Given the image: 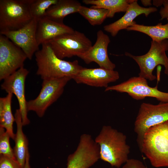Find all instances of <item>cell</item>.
<instances>
[{
	"instance_id": "1",
	"label": "cell",
	"mask_w": 168,
	"mask_h": 168,
	"mask_svg": "<svg viewBox=\"0 0 168 168\" xmlns=\"http://www.w3.org/2000/svg\"><path fill=\"white\" fill-rule=\"evenodd\" d=\"M137 142L154 167H168V121L151 127Z\"/></svg>"
},
{
	"instance_id": "2",
	"label": "cell",
	"mask_w": 168,
	"mask_h": 168,
	"mask_svg": "<svg viewBox=\"0 0 168 168\" xmlns=\"http://www.w3.org/2000/svg\"><path fill=\"white\" fill-rule=\"evenodd\" d=\"M126 136L110 126H103L95 141L99 147L100 159L119 168L128 160L130 147Z\"/></svg>"
},
{
	"instance_id": "3",
	"label": "cell",
	"mask_w": 168,
	"mask_h": 168,
	"mask_svg": "<svg viewBox=\"0 0 168 168\" xmlns=\"http://www.w3.org/2000/svg\"><path fill=\"white\" fill-rule=\"evenodd\" d=\"M35 53L37 67L36 74L41 79L71 77L72 79L83 68L77 60L67 61L58 58L46 43Z\"/></svg>"
},
{
	"instance_id": "4",
	"label": "cell",
	"mask_w": 168,
	"mask_h": 168,
	"mask_svg": "<svg viewBox=\"0 0 168 168\" xmlns=\"http://www.w3.org/2000/svg\"><path fill=\"white\" fill-rule=\"evenodd\" d=\"M32 0H0V32L18 30L30 22Z\"/></svg>"
},
{
	"instance_id": "5",
	"label": "cell",
	"mask_w": 168,
	"mask_h": 168,
	"mask_svg": "<svg viewBox=\"0 0 168 168\" xmlns=\"http://www.w3.org/2000/svg\"><path fill=\"white\" fill-rule=\"evenodd\" d=\"M167 50L168 40L159 42L152 40L151 47L145 54L135 56L126 52L125 55L132 58L138 65L140 70L138 76L152 81L156 78L152 72L158 65L164 67V73L168 76V58L166 53V51Z\"/></svg>"
},
{
	"instance_id": "6",
	"label": "cell",
	"mask_w": 168,
	"mask_h": 168,
	"mask_svg": "<svg viewBox=\"0 0 168 168\" xmlns=\"http://www.w3.org/2000/svg\"><path fill=\"white\" fill-rule=\"evenodd\" d=\"M46 43L55 55L62 59L73 56L79 57L92 46L91 41L83 33L75 30L59 35Z\"/></svg>"
},
{
	"instance_id": "7",
	"label": "cell",
	"mask_w": 168,
	"mask_h": 168,
	"mask_svg": "<svg viewBox=\"0 0 168 168\" xmlns=\"http://www.w3.org/2000/svg\"><path fill=\"white\" fill-rule=\"evenodd\" d=\"M72 79L65 77L43 79L42 88L38 96L27 101L28 111H34L39 117H43L47 108L60 96L65 86Z\"/></svg>"
},
{
	"instance_id": "8",
	"label": "cell",
	"mask_w": 168,
	"mask_h": 168,
	"mask_svg": "<svg viewBox=\"0 0 168 168\" xmlns=\"http://www.w3.org/2000/svg\"><path fill=\"white\" fill-rule=\"evenodd\" d=\"M110 91L127 93L136 100L149 97L155 98L160 102H168V92L158 90L157 85L155 87L149 86L147 79L139 76L132 77L116 85L108 86L105 90V91Z\"/></svg>"
},
{
	"instance_id": "9",
	"label": "cell",
	"mask_w": 168,
	"mask_h": 168,
	"mask_svg": "<svg viewBox=\"0 0 168 168\" xmlns=\"http://www.w3.org/2000/svg\"><path fill=\"white\" fill-rule=\"evenodd\" d=\"M25 54L4 35L0 34V80H3L24 67Z\"/></svg>"
},
{
	"instance_id": "10",
	"label": "cell",
	"mask_w": 168,
	"mask_h": 168,
	"mask_svg": "<svg viewBox=\"0 0 168 168\" xmlns=\"http://www.w3.org/2000/svg\"><path fill=\"white\" fill-rule=\"evenodd\" d=\"M168 121V102L157 105L143 103L140 105L134 123L137 138L151 127Z\"/></svg>"
},
{
	"instance_id": "11",
	"label": "cell",
	"mask_w": 168,
	"mask_h": 168,
	"mask_svg": "<svg viewBox=\"0 0 168 168\" xmlns=\"http://www.w3.org/2000/svg\"><path fill=\"white\" fill-rule=\"evenodd\" d=\"M29 71L23 67L3 80L1 89L7 93L14 94L19 104V109L23 126L29 124L27 117V101L25 96V82Z\"/></svg>"
},
{
	"instance_id": "12",
	"label": "cell",
	"mask_w": 168,
	"mask_h": 168,
	"mask_svg": "<svg viewBox=\"0 0 168 168\" xmlns=\"http://www.w3.org/2000/svg\"><path fill=\"white\" fill-rule=\"evenodd\" d=\"M37 21L33 18L28 24L21 29L15 31L0 32L20 48L31 60L34 54L39 49L36 31Z\"/></svg>"
},
{
	"instance_id": "13",
	"label": "cell",
	"mask_w": 168,
	"mask_h": 168,
	"mask_svg": "<svg viewBox=\"0 0 168 168\" xmlns=\"http://www.w3.org/2000/svg\"><path fill=\"white\" fill-rule=\"evenodd\" d=\"M109 36L101 30L97 33L96 41L90 49L79 58L86 64L92 62L97 63L100 68L114 70L115 65L110 59L107 52L110 42Z\"/></svg>"
},
{
	"instance_id": "14",
	"label": "cell",
	"mask_w": 168,
	"mask_h": 168,
	"mask_svg": "<svg viewBox=\"0 0 168 168\" xmlns=\"http://www.w3.org/2000/svg\"><path fill=\"white\" fill-rule=\"evenodd\" d=\"M119 77L118 72L114 70L100 67L93 68H83L73 79L78 84L106 88L109 83L116 81Z\"/></svg>"
},
{
	"instance_id": "15",
	"label": "cell",
	"mask_w": 168,
	"mask_h": 168,
	"mask_svg": "<svg viewBox=\"0 0 168 168\" xmlns=\"http://www.w3.org/2000/svg\"><path fill=\"white\" fill-rule=\"evenodd\" d=\"M157 11V9L155 7H142L138 4L137 0H133L122 17L113 23L105 26L104 29L114 37L120 30L126 29L136 23L134 20L139 15L143 14L147 17L150 13Z\"/></svg>"
},
{
	"instance_id": "16",
	"label": "cell",
	"mask_w": 168,
	"mask_h": 168,
	"mask_svg": "<svg viewBox=\"0 0 168 168\" xmlns=\"http://www.w3.org/2000/svg\"><path fill=\"white\" fill-rule=\"evenodd\" d=\"M99 159V153L94 147L80 142L75 151L68 156L67 168H89Z\"/></svg>"
},
{
	"instance_id": "17",
	"label": "cell",
	"mask_w": 168,
	"mask_h": 168,
	"mask_svg": "<svg viewBox=\"0 0 168 168\" xmlns=\"http://www.w3.org/2000/svg\"><path fill=\"white\" fill-rule=\"evenodd\" d=\"M71 27L45 17L37 21L36 37L39 46L59 35L73 32Z\"/></svg>"
},
{
	"instance_id": "18",
	"label": "cell",
	"mask_w": 168,
	"mask_h": 168,
	"mask_svg": "<svg viewBox=\"0 0 168 168\" xmlns=\"http://www.w3.org/2000/svg\"><path fill=\"white\" fill-rule=\"evenodd\" d=\"M81 3L75 0H58L55 4L46 11L45 17L54 21L63 23L64 18L68 15L78 12Z\"/></svg>"
},
{
	"instance_id": "19",
	"label": "cell",
	"mask_w": 168,
	"mask_h": 168,
	"mask_svg": "<svg viewBox=\"0 0 168 168\" xmlns=\"http://www.w3.org/2000/svg\"><path fill=\"white\" fill-rule=\"evenodd\" d=\"M14 117L17 129L14 139L15 146L13 150L16 160L23 168L28 150V143L26 137L23 132V125L19 109L16 110Z\"/></svg>"
},
{
	"instance_id": "20",
	"label": "cell",
	"mask_w": 168,
	"mask_h": 168,
	"mask_svg": "<svg viewBox=\"0 0 168 168\" xmlns=\"http://www.w3.org/2000/svg\"><path fill=\"white\" fill-rule=\"evenodd\" d=\"M12 95L9 93L5 97L0 98V127L5 128L10 138L14 140L15 134L13 133V124L15 118L11 108Z\"/></svg>"
},
{
	"instance_id": "21",
	"label": "cell",
	"mask_w": 168,
	"mask_h": 168,
	"mask_svg": "<svg viewBox=\"0 0 168 168\" xmlns=\"http://www.w3.org/2000/svg\"><path fill=\"white\" fill-rule=\"evenodd\" d=\"M133 0H83L86 4L93 5L91 7L101 8L109 11L108 17H113L116 13L126 12Z\"/></svg>"
},
{
	"instance_id": "22",
	"label": "cell",
	"mask_w": 168,
	"mask_h": 168,
	"mask_svg": "<svg viewBox=\"0 0 168 168\" xmlns=\"http://www.w3.org/2000/svg\"><path fill=\"white\" fill-rule=\"evenodd\" d=\"M126 30L143 33L151 37L152 40L157 42L168 40V23L164 25L160 23L153 26H145L136 23L128 27Z\"/></svg>"
},
{
	"instance_id": "23",
	"label": "cell",
	"mask_w": 168,
	"mask_h": 168,
	"mask_svg": "<svg viewBox=\"0 0 168 168\" xmlns=\"http://www.w3.org/2000/svg\"><path fill=\"white\" fill-rule=\"evenodd\" d=\"M93 26L101 25L108 17L109 11L101 8L87 7L81 6L78 12Z\"/></svg>"
},
{
	"instance_id": "24",
	"label": "cell",
	"mask_w": 168,
	"mask_h": 168,
	"mask_svg": "<svg viewBox=\"0 0 168 168\" xmlns=\"http://www.w3.org/2000/svg\"><path fill=\"white\" fill-rule=\"evenodd\" d=\"M58 0H33L30 5V10L33 18L37 21L45 17L46 11L55 4Z\"/></svg>"
},
{
	"instance_id": "25",
	"label": "cell",
	"mask_w": 168,
	"mask_h": 168,
	"mask_svg": "<svg viewBox=\"0 0 168 168\" xmlns=\"http://www.w3.org/2000/svg\"><path fill=\"white\" fill-rule=\"evenodd\" d=\"M4 128L0 127V155L16 159L12 149L10 145L8 133Z\"/></svg>"
},
{
	"instance_id": "26",
	"label": "cell",
	"mask_w": 168,
	"mask_h": 168,
	"mask_svg": "<svg viewBox=\"0 0 168 168\" xmlns=\"http://www.w3.org/2000/svg\"><path fill=\"white\" fill-rule=\"evenodd\" d=\"M0 168H23L16 159L0 155Z\"/></svg>"
},
{
	"instance_id": "27",
	"label": "cell",
	"mask_w": 168,
	"mask_h": 168,
	"mask_svg": "<svg viewBox=\"0 0 168 168\" xmlns=\"http://www.w3.org/2000/svg\"><path fill=\"white\" fill-rule=\"evenodd\" d=\"M122 168H147L141 161L135 159H128Z\"/></svg>"
},
{
	"instance_id": "28",
	"label": "cell",
	"mask_w": 168,
	"mask_h": 168,
	"mask_svg": "<svg viewBox=\"0 0 168 168\" xmlns=\"http://www.w3.org/2000/svg\"><path fill=\"white\" fill-rule=\"evenodd\" d=\"M163 5L159 12L161 20L166 19L168 21V0H164Z\"/></svg>"
},
{
	"instance_id": "29",
	"label": "cell",
	"mask_w": 168,
	"mask_h": 168,
	"mask_svg": "<svg viewBox=\"0 0 168 168\" xmlns=\"http://www.w3.org/2000/svg\"><path fill=\"white\" fill-rule=\"evenodd\" d=\"M30 155L29 152V150L27 151L26 161L25 165L23 168H30L29 163Z\"/></svg>"
},
{
	"instance_id": "30",
	"label": "cell",
	"mask_w": 168,
	"mask_h": 168,
	"mask_svg": "<svg viewBox=\"0 0 168 168\" xmlns=\"http://www.w3.org/2000/svg\"><path fill=\"white\" fill-rule=\"evenodd\" d=\"M163 0H153V5L157 7H159L163 5Z\"/></svg>"
},
{
	"instance_id": "31",
	"label": "cell",
	"mask_w": 168,
	"mask_h": 168,
	"mask_svg": "<svg viewBox=\"0 0 168 168\" xmlns=\"http://www.w3.org/2000/svg\"><path fill=\"white\" fill-rule=\"evenodd\" d=\"M141 1L142 4L145 6H150L152 5L151 0H143Z\"/></svg>"
}]
</instances>
